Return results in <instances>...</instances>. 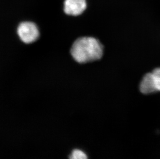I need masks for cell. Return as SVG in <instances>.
Instances as JSON below:
<instances>
[{
  "label": "cell",
  "instance_id": "6da1fadb",
  "mask_svg": "<svg viewBox=\"0 0 160 159\" xmlns=\"http://www.w3.org/2000/svg\"><path fill=\"white\" fill-rule=\"evenodd\" d=\"M71 53L79 63L94 62L101 59L103 47L98 40L91 37L79 38L72 44Z\"/></svg>",
  "mask_w": 160,
  "mask_h": 159
},
{
  "label": "cell",
  "instance_id": "7a4b0ae2",
  "mask_svg": "<svg viewBox=\"0 0 160 159\" xmlns=\"http://www.w3.org/2000/svg\"><path fill=\"white\" fill-rule=\"evenodd\" d=\"M18 36L23 42L31 44L35 42L39 37L38 29L35 23L32 22H23L17 29Z\"/></svg>",
  "mask_w": 160,
  "mask_h": 159
},
{
  "label": "cell",
  "instance_id": "3957f363",
  "mask_svg": "<svg viewBox=\"0 0 160 159\" xmlns=\"http://www.w3.org/2000/svg\"><path fill=\"white\" fill-rule=\"evenodd\" d=\"M86 8V0H64V12L68 15H80Z\"/></svg>",
  "mask_w": 160,
  "mask_h": 159
},
{
  "label": "cell",
  "instance_id": "277c9868",
  "mask_svg": "<svg viewBox=\"0 0 160 159\" xmlns=\"http://www.w3.org/2000/svg\"><path fill=\"white\" fill-rule=\"evenodd\" d=\"M140 90L143 94H149L158 92L152 72L143 77L140 84Z\"/></svg>",
  "mask_w": 160,
  "mask_h": 159
},
{
  "label": "cell",
  "instance_id": "5b68a950",
  "mask_svg": "<svg viewBox=\"0 0 160 159\" xmlns=\"http://www.w3.org/2000/svg\"><path fill=\"white\" fill-rule=\"evenodd\" d=\"M70 159H88V157L83 151L79 149H75L72 152Z\"/></svg>",
  "mask_w": 160,
  "mask_h": 159
},
{
  "label": "cell",
  "instance_id": "8992f818",
  "mask_svg": "<svg viewBox=\"0 0 160 159\" xmlns=\"http://www.w3.org/2000/svg\"><path fill=\"white\" fill-rule=\"evenodd\" d=\"M153 76L157 91L160 92V68H157L153 71Z\"/></svg>",
  "mask_w": 160,
  "mask_h": 159
}]
</instances>
